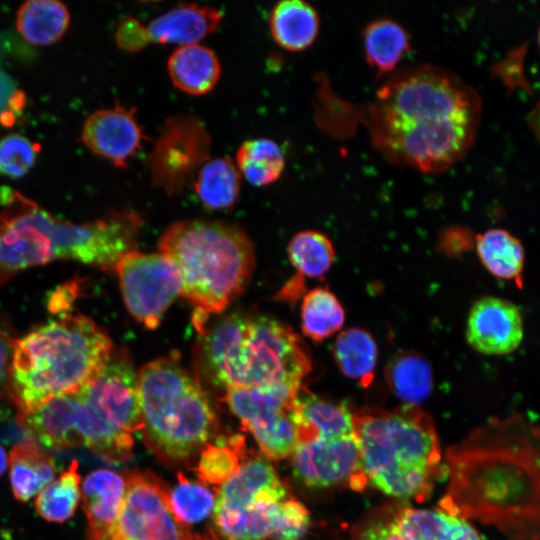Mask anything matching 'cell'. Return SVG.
I'll return each instance as SVG.
<instances>
[{
    "label": "cell",
    "mask_w": 540,
    "mask_h": 540,
    "mask_svg": "<svg viewBox=\"0 0 540 540\" xmlns=\"http://www.w3.org/2000/svg\"><path fill=\"white\" fill-rule=\"evenodd\" d=\"M393 525L403 540H484L466 519L439 508L396 506Z\"/></svg>",
    "instance_id": "22"
},
{
    "label": "cell",
    "mask_w": 540,
    "mask_h": 540,
    "mask_svg": "<svg viewBox=\"0 0 540 540\" xmlns=\"http://www.w3.org/2000/svg\"><path fill=\"white\" fill-rule=\"evenodd\" d=\"M173 85L189 95H204L217 84L221 65L215 52L199 43L177 47L167 62Z\"/></svg>",
    "instance_id": "23"
},
{
    "label": "cell",
    "mask_w": 540,
    "mask_h": 540,
    "mask_svg": "<svg viewBox=\"0 0 540 540\" xmlns=\"http://www.w3.org/2000/svg\"><path fill=\"white\" fill-rule=\"evenodd\" d=\"M8 464L13 495L21 502L31 500L54 480L56 468L53 458L32 441L15 444Z\"/></svg>",
    "instance_id": "25"
},
{
    "label": "cell",
    "mask_w": 540,
    "mask_h": 540,
    "mask_svg": "<svg viewBox=\"0 0 540 540\" xmlns=\"http://www.w3.org/2000/svg\"><path fill=\"white\" fill-rule=\"evenodd\" d=\"M21 426L49 448L86 447L105 461H127L134 438L112 427L76 391L18 415Z\"/></svg>",
    "instance_id": "9"
},
{
    "label": "cell",
    "mask_w": 540,
    "mask_h": 540,
    "mask_svg": "<svg viewBox=\"0 0 540 540\" xmlns=\"http://www.w3.org/2000/svg\"><path fill=\"white\" fill-rule=\"evenodd\" d=\"M385 378L394 394L408 405L423 401L432 387L430 366L415 352H400L391 358L385 368Z\"/></svg>",
    "instance_id": "31"
},
{
    "label": "cell",
    "mask_w": 540,
    "mask_h": 540,
    "mask_svg": "<svg viewBox=\"0 0 540 540\" xmlns=\"http://www.w3.org/2000/svg\"><path fill=\"white\" fill-rule=\"evenodd\" d=\"M8 466V458L4 448L0 445V477L6 471Z\"/></svg>",
    "instance_id": "43"
},
{
    "label": "cell",
    "mask_w": 540,
    "mask_h": 540,
    "mask_svg": "<svg viewBox=\"0 0 540 540\" xmlns=\"http://www.w3.org/2000/svg\"><path fill=\"white\" fill-rule=\"evenodd\" d=\"M335 362L345 376L367 386L373 379L377 346L373 337L360 328L342 331L333 348Z\"/></svg>",
    "instance_id": "30"
},
{
    "label": "cell",
    "mask_w": 540,
    "mask_h": 540,
    "mask_svg": "<svg viewBox=\"0 0 540 540\" xmlns=\"http://www.w3.org/2000/svg\"><path fill=\"white\" fill-rule=\"evenodd\" d=\"M445 462L449 484L439 509L511 540H538V430L529 420L493 419L450 447Z\"/></svg>",
    "instance_id": "2"
},
{
    "label": "cell",
    "mask_w": 540,
    "mask_h": 540,
    "mask_svg": "<svg viewBox=\"0 0 540 540\" xmlns=\"http://www.w3.org/2000/svg\"><path fill=\"white\" fill-rule=\"evenodd\" d=\"M364 53L377 78L394 72L402 57L410 50V37L398 22L381 18L364 31Z\"/></svg>",
    "instance_id": "27"
},
{
    "label": "cell",
    "mask_w": 540,
    "mask_h": 540,
    "mask_svg": "<svg viewBox=\"0 0 540 540\" xmlns=\"http://www.w3.org/2000/svg\"><path fill=\"white\" fill-rule=\"evenodd\" d=\"M316 119L336 138L363 128L389 162L439 173L459 162L473 145L481 119L477 90L455 73L432 64L394 71L364 102L338 97L321 79Z\"/></svg>",
    "instance_id": "1"
},
{
    "label": "cell",
    "mask_w": 540,
    "mask_h": 540,
    "mask_svg": "<svg viewBox=\"0 0 540 540\" xmlns=\"http://www.w3.org/2000/svg\"><path fill=\"white\" fill-rule=\"evenodd\" d=\"M240 172L228 157L209 158L192 184L201 203L212 210L232 208L240 194Z\"/></svg>",
    "instance_id": "28"
},
{
    "label": "cell",
    "mask_w": 540,
    "mask_h": 540,
    "mask_svg": "<svg viewBox=\"0 0 540 540\" xmlns=\"http://www.w3.org/2000/svg\"><path fill=\"white\" fill-rule=\"evenodd\" d=\"M290 497L274 467L262 457L251 458L221 484L216 495L217 533L223 540H272Z\"/></svg>",
    "instance_id": "8"
},
{
    "label": "cell",
    "mask_w": 540,
    "mask_h": 540,
    "mask_svg": "<svg viewBox=\"0 0 540 540\" xmlns=\"http://www.w3.org/2000/svg\"><path fill=\"white\" fill-rule=\"evenodd\" d=\"M78 467L77 460H72L67 469L37 495L35 509L46 521L63 523L75 514L81 498Z\"/></svg>",
    "instance_id": "33"
},
{
    "label": "cell",
    "mask_w": 540,
    "mask_h": 540,
    "mask_svg": "<svg viewBox=\"0 0 540 540\" xmlns=\"http://www.w3.org/2000/svg\"><path fill=\"white\" fill-rule=\"evenodd\" d=\"M80 490L88 520L87 539L92 540L104 534L116 520L125 496V478L109 469H97L85 477Z\"/></svg>",
    "instance_id": "21"
},
{
    "label": "cell",
    "mask_w": 540,
    "mask_h": 540,
    "mask_svg": "<svg viewBox=\"0 0 540 540\" xmlns=\"http://www.w3.org/2000/svg\"><path fill=\"white\" fill-rule=\"evenodd\" d=\"M311 369L308 349L291 328L248 316L235 355L233 388L301 385Z\"/></svg>",
    "instance_id": "10"
},
{
    "label": "cell",
    "mask_w": 540,
    "mask_h": 540,
    "mask_svg": "<svg viewBox=\"0 0 540 540\" xmlns=\"http://www.w3.org/2000/svg\"><path fill=\"white\" fill-rule=\"evenodd\" d=\"M15 337L12 336V330L0 316V393L8 385L9 367Z\"/></svg>",
    "instance_id": "42"
},
{
    "label": "cell",
    "mask_w": 540,
    "mask_h": 540,
    "mask_svg": "<svg viewBox=\"0 0 540 540\" xmlns=\"http://www.w3.org/2000/svg\"><path fill=\"white\" fill-rule=\"evenodd\" d=\"M466 338L476 351L486 355H506L523 340V320L512 302L493 296L482 297L471 307Z\"/></svg>",
    "instance_id": "18"
},
{
    "label": "cell",
    "mask_w": 540,
    "mask_h": 540,
    "mask_svg": "<svg viewBox=\"0 0 540 540\" xmlns=\"http://www.w3.org/2000/svg\"><path fill=\"white\" fill-rule=\"evenodd\" d=\"M117 45L128 52H136L149 45L145 26L133 16L122 18L115 31Z\"/></svg>",
    "instance_id": "40"
},
{
    "label": "cell",
    "mask_w": 540,
    "mask_h": 540,
    "mask_svg": "<svg viewBox=\"0 0 540 540\" xmlns=\"http://www.w3.org/2000/svg\"><path fill=\"white\" fill-rule=\"evenodd\" d=\"M476 251L493 276L521 286L525 256L519 239L504 229H489L476 236Z\"/></svg>",
    "instance_id": "29"
},
{
    "label": "cell",
    "mask_w": 540,
    "mask_h": 540,
    "mask_svg": "<svg viewBox=\"0 0 540 540\" xmlns=\"http://www.w3.org/2000/svg\"><path fill=\"white\" fill-rule=\"evenodd\" d=\"M137 390L146 446L162 461L181 464L200 453L217 428L211 401L174 355L145 364Z\"/></svg>",
    "instance_id": "7"
},
{
    "label": "cell",
    "mask_w": 540,
    "mask_h": 540,
    "mask_svg": "<svg viewBox=\"0 0 540 540\" xmlns=\"http://www.w3.org/2000/svg\"><path fill=\"white\" fill-rule=\"evenodd\" d=\"M113 348L108 334L81 314H61L15 338L7 387L18 415L80 390L100 373Z\"/></svg>",
    "instance_id": "4"
},
{
    "label": "cell",
    "mask_w": 540,
    "mask_h": 540,
    "mask_svg": "<svg viewBox=\"0 0 540 540\" xmlns=\"http://www.w3.org/2000/svg\"><path fill=\"white\" fill-rule=\"evenodd\" d=\"M221 19L215 7L182 3L155 17L145 29L149 43L182 46L198 43L217 29Z\"/></svg>",
    "instance_id": "20"
},
{
    "label": "cell",
    "mask_w": 540,
    "mask_h": 540,
    "mask_svg": "<svg viewBox=\"0 0 540 540\" xmlns=\"http://www.w3.org/2000/svg\"><path fill=\"white\" fill-rule=\"evenodd\" d=\"M0 196V286L22 270L62 259L113 272L136 246L142 221L132 210L73 223L56 218L17 190L4 188Z\"/></svg>",
    "instance_id": "3"
},
{
    "label": "cell",
    "mask_w": 540,
    "mask_h": 540,
    "mask_svg": "<svg viewBox=\"0 0 540 540\" xmlns=\"http://www.w3.org/2000/svg\"><path fill=\"white\" fill-rule=\"evenodd\" d=\"M40 147L24 135L11 133L0 138V174L25 176L36 162Z\"/></svg>",
    "instance_id": "38"
},
{
    "label": "cell",
    "mask_w": 540,
    "mask_h": 540,
    "mask_svg": "<svg viewBox=\"0 0 540 540\" xmlns=\"http://www.w3.org/2000/svg\"><path fill=\"white\" fill-rule=\"evenodd\" d=\"M301 386L279 384L226 390L224 401L229 409L270 459L290 456L297 445L295 409Z\"/></svg>",
    "instance_id": "11"
},
{
    "label": "cell",
    "mask_w": 540,
    "mask_h": 540,
    "mask_svg": "<svg viewBox=\"0 0 540 540\" xmlns=\"http://www.w3.org/2000/svg\"><path fill=\"white\" fill-rule=\"evenodd\" d=\"M242 438L233 437L230 444H206L200 451L197 464V474L202 481L211 484H223L240 468L239 448Z\"/></svg>",
    "instance_id": "37"
},
{
    "label": "cell",
    "mask_w": 540,
    "mask_h": 540,
    "mask_svg": "<svg viewBox=\"0 0 540 540\" xmlns=\"http://www.w3.org/2000/svg\"><path fill=\"white\" fill-rule=\"evenodd\" d=\"M210 149V134L197 116L165 119L147 157L152 184L168 195L179 194L210 158Z\"/></svg>",
    "instance_id": "13"
},
{
    "label": "cell",
    "mask_w": 540,
    "mask_h": 540,
    "mask_svg": "<svg viewBox=\"0 0 540 540\" xmlns=\"http://www.w3.org/2000/svg\"><path fill=\"white\" fill-rule=\"evenodd\" d=\"M24 104V94L16 89L9 75L0 71V121L2 124H12L15 113L20 111Z\"/></svg>",
    "instance_id": "41"
},
{
    "label": "cell",
    "mask_w": 540,
    "mask_h": 540,
    "mask_svg": "<svg viewBox=\"0 0 540 540\" xmlns=\"http://www.w3.org/2000/svg\"><path fill=\"white\" fill-rule=\"evenodd\" d=\"M345 321L344 309L327 288L317 287L303 297L301 327L314 341H322L340 330Z\"/></svg>",
    "instance_id": "34"
},
{
    "label": "cell",
    "mask_w": 540,
    "mask_h": 540,
    "mask_svg": "<svg viewBox=\"0 0 540 540\" xmlns=\"http://www.w3.org/2000/svg\"><path fill=\"white\" fill-rule=\"evenodd\" d=\"M70 23L66 5L57 0H29L16 14V27L27 42L50 45L60 40Z\"/></svg>",
    "instance_id": "26"
},
{
    "label": "cell",
    "mask_w": 540,
    "mask_h": 540,
    "mask_svg": "<svg viewBox=\"0 0 540 540\" xmlns=\"http://www.w3.org/2000/svg\"><path fill=\"white\" fill-rule=\"evenodd\" d=\"M295 426L297 444L351 436L353 412L346 405L317 396L302 385L296 400Z\"/></svg>",
    "instance_id": "19"
},
{
    "label": "cell",
    "mask_w": 540,
    "mask_h": 540,
    "mask_svg": "<svg viewBox=\"0 0 540 540\" xmlns=\"http://www.w3.org/2000/svg\"><path fill=\"white\" fill-rule=\"evenodd\" d=\"M158 248L178 269L181 295L195 307L197 330L243 293L255 264L246 233L223 221L175 222L161 235Z\"/></svg>",
    "instance_id": "6"
},
{
    "label": "cell",
    "mask_w": 540,
    "mask_h": 540,
    "mask_svg": "<svg viewBox=\"0 0 540 540\" xmlns=\"http://www.w3.org/2000/svg\"><path fill=\"white\" fill-rule=\"evenodd\" d=\"M396 505H389L370 512L359 521L351 540H403L393 525Z\"/></svg>",
    "instance_id": "39"
},
{
    "label": "cell",
    "mask_w": 540,
    "mask_h": 540,
    "mask_svg": "<svg viewBox=\"0 0 540 540\" xmlns=\"http://www.w3.org/2000/svg\"><path fill=\"white\" fill-rule=\"evenodd\" d=\"M353 430L367 482L397 499L425 501L443 474L434 422L417 405L353 412Z\"/></svg>",
    "instance_id": "5"
},
{
    "label": "cell",
    "mask_w": 540,
    "mask_h": 540,
    "mask_svg": "<svg viewBox=\"0 0 540 540\" xmlns=\"http://www.w3.org/2000/svg\"><path fill=\"white\" fill-rule=\"evenodd\" d=\"M126 491L114 523L92 540H192L189 526L174 514L165 482L150 471L123 474Z\"/></svg>",
    "instance_id": "12"
},
{
    "label": "cell",
    "mask_w": 540,
    "mask_h": 540,
    "mask_svg": "<svg viewBox=\"0 0 540 540\" xmlns=\"http://www.w3.org/2000/svg\"><path fill=\"white\" fill-rule=\"evenodd\" d=\"M290 456L294 475L306 486L347 485L355 491L367 487L354 434L297 444Z\"/></svg>",
    "instance_id": "16"
},
{
    "label": "cell",
    "mask_w": 540,
    "mask_h": 540,
    "mask_svg": "<svg viewBox=\"0 0 540 540\" xmlns=\"http://www.w3.org/2000/svg\"><path fill=\"white\" fill-rule=\"evenodd\" d=\"M170 504L177 518L186 525L206 519L214 510L216 495L203 483L188 479L182 473L169 492Z\"/></svg>",
    "instance_id": "36"
},
{
    "label": "cell",
    "mask_w": 540,
    "mask_h": 540,
    "mask_svg": "<svg viewBox=\"0 0 540 540\" xmlns=\"http://www.w3.org/2000/svg\"><path fill=\"white\" fill-rule=\"evenodd\" d=\"M114 271L130 314L146 328H157L170 305L181 295V278L174 263L160 253L134 249L118 260Z\"/></svg>",
    "instance_id": "14"
},
{
    "label": "cell",
    "mask_w": 540,
    "mask_h": 540,
    "mask_svg": "<svg viewBox=\"0 0 540 540\" xmlns=\"http://www.w3.org/2000/svg\"><path fill=\"white\" fill-rule=\"evenodd\" d=\"M288 255L297 271L293 279L303 283L304 277L324 276L333 264L335 251L326 235L306 230L293 236L288 246Z\"/></svg>",
    "instance_id": "35"
},
{
    "label": "cell",
    "mask_w": 540,
    "mask_h": 540,
    "mask_svg": "<svg viewBox=\"0 0 540 540\" xmlns=\"http://www.w3.org/2000/svg\"><path fill=\"white\" fill-rule=\"evenodd\" d=\"M269 30L274 41L289 51L308 48L316 39L320 19L317 10L302 0H282L272 8Z\"/></svg>",
    "instance_id": "24"
},
{
    "label": "cell",
    "mask_w": 540,
    "mask_h": 540,
    "mask_svg": "<svg viewBox=\"0 0 540 540\" xmlns=\"http://www.w3.org/2000/svg\"><path fill=\"white\" fill-rule=\"evenodd\" d=\"M235 164L249 183L262 187L281 177L285 158L281 148L273 140L254 138L239 146Z\"/></svg>",
    "instance_id": "32"
},
{
    "label": "cell",
    "mask_w": 540,
    "mask_h": 540,
    "mask_svg": "<svg viewBox=\"0 0 540 540\" xmlns=\"http://www.w3.org/2000/svg\"><path fill=\"white\" fill-rule=\"evenodd\" d=\"M144 139L134 108L121 105L90 114L81 132V140L90 151L119 168L127 167Z\"/></svg>",
    "instance_id": "17"
},
{
    "label": "cell",
    "mask_w": 540,
    "mask_h": 540,
    "mask_svg": "<svg viewBox=\"0 0 540 540\" xmlns=\"http://www.w3.org/2000/svg\"><path fill=\"white\" fill-rule=\"evenodd\" d=\"M78 392L116 430L131 436L142 431L137 373L124 348H113L100 373Z\"/></svg>",
    "instance_id": "15"
}]
</instances>
